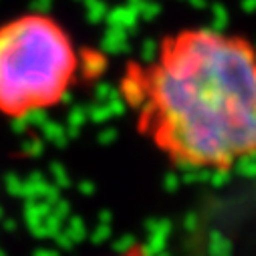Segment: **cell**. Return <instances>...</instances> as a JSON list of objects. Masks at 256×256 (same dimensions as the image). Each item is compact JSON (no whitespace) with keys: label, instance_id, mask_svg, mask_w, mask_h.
I'll list each match as a JSON object with an SVG mask.
<instances>
[{"label":"cell","instance_id":"1","mask_svg":"<svg viewBox=\"0 0 256 256\" xmlns=\"http://www.w3.org/2000/svg\"><path fill=\"white\" fill-rule=\"evenodd\" d=\"M121 91L140 130L176 166L226 172L256 156V48L188 28L168 36Z\"/></svg>","mask_w":256,"mask_h":256},{"label":"cell","instance_id":"2","mask_svg":"<svg viewBox=\"0 0 256 256\" xmlns=\"http://www.w3.org/2000/svg\"><path fill=\"white\" fill-rule=\"evenodd\" d=\"M77 67L75 44L54 18L30 12L0 24V113L22 119L58 105Z\"/></svg>","mask_w":256,"mask_h":256},{"label":"cell","instance_id":"3","mask_svg":"<svg viewBox=\"0 0 256 256\" xmlns=\"http://www.w3.org/2000/svg\"><path fill=\"white\" fill-rule=\"evenodd\" d=\"M119 256H148V252H146V248L144 246H132L130 250H127L125 254H119Z\"/></svg>","mask_w":256,"mask_h":256}]
</instances>
